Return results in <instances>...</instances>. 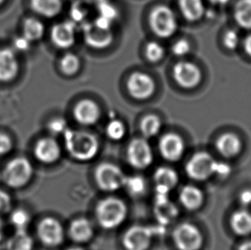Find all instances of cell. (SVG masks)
Here are the masks:
<instances>
[{"label":"cell","instance_id":"34","mask_svg":"<svg viewBox=\"0 0 251 250\" xmlns=\"http://www.w3.org/2000/svg\"><path fill=\"white\" fill-rule=\"evenodd\" d=\"M30 222V217L24 210H17L10 216V223L16 228V230H26Z\"/></svg>","mask_w":251,"mask_h":250},{"label":"cell","instance_id":"6","mask_svg":"<svg viewBox=\"0 0 251 250\" xmlns=\"http://www.w3.org/2000/svg\"><path fill=\"white\" fill-rule=\"evenodd\" d=\"M95 177L98 183L103 190L105 191H114L125 186L126 176L119 167L112 164H102L99 166Z\"/></svg>","mask_w":251,"mask_h":250},{"label":"cell","instance_id":"19","mask_svg":"<svg viewBox=\"0 0 251 250\" xmlns=\"http://www.w3.org/2000/svg\"><path fill=\"white\" fill-rule=\"evenodd\" d=\"M18 64L10 49L0 50V81H8L17 75Z\"/></svg>","mask_w":251,"mask_h":250},{"label":"cell","instance_id":"33","mask_svg":"<svg viewBox=\"0 0 251 250\" xmlns=\"http://www.w3.org/2000/svg\"><path fill=\"white\" fill-rule=\"evenodd\" d=\"M125 186L133 196H140L145 191L146 183L142 176H131L126 177Z\"/></svg>","mask_w":251,"mask_h":250},{"label":"cell","instance_id":"46","mask_svg":"<svg viewBox=\"0 0 251 250\" xmlns=\"http://www.w3.org/2000/svg\"><path fill=\"white\" fill-rule=\"evenodd\" d=\"M245 50L246 53L251 57V34L245 38V43H244Z\"/></svg>","mask_w":251,"mask_h":250},{"label":"cell","instance_id":"38","mask_svg":"<svg viewBox=\"0 0 251 250\" xmlns=\"http://www.w3.org/2000/svg\"><path fill=\"white\" fill-rule=\"evenodd\" d=\"M88 15V10L87 8L82 5V3H77L72 7L71 10V17L74 24H81L86 19V17Z\"/></svg>","mask_w":251,"mask_h":250},{"label":"cell","instance_id":"42","mask_svg":"<svg viewBox=\"0 0 251 250\" xmlns=\"http://www.w3.org/2000/svg\"><path fill=\"white\" fill-rule=\"evenodd\" d=\"M12 149V142L8 135L0 133V155L6 154Z\"/></svg>","mask_w":251,"mask_h":250},{"label":"cell","instance_id":"32","mask_svg":"<svg viewBox=\"0 0 251 250\" xmlns=\"http://www.w3.org/2000/svg\"><path fill=\"white\" fill-rule=\"evenodd\" d=\"M126 133V125L118 119H112L106 126V134L114 141H119L124 138Z\"/></svg>","mask_w":251,"mask_h":250},{"label":"cell","instance_id":"43","mask_svg":"<svg viewBox=\"0 0 251 250\" xmlns=\"http://www.w3.org/2000/svg\"><path fill=\"white\" fill-rule=\"evenodd\" d=\"M31 41L25 37V36H20L15 39L14 41V48L20 51H27L30 48Z\"/></svg>","mask_w":251,"mask_h":250},{"label":"cell","instance_id":"8","mask_svg":"<svg viewBox=\"0 0 251 250\" xmlns=\"http://www.w3.org/2000/svg\"><path fill=\"white\" fill-rule=\"evenodd\" d=\"M127 157L131 166L137 169H144L153 161V152L144 139H135L129 143Z\"/></svg>","mask_w":251,"mask_h":250},{"label":"cell","instance_id":"28","mask_svg":"<svg viewBox=\"0 0 251 250\" xmlns=\"http://www.w3.org/2000/svg\"><path fill=\"white\" fill-rule=\"evenodd\" d=\"M234 17L238 26L251 29V0H239L234 10Z\"/></svg>","mask_w":251,"mask_h":250},{"label":"cell","instance_id":"13","mask_svg":"<svg viewBox=\"0 0 251 250\" xmlns=\"http://www.w3.org/2000/svg\"><path fill=\"white\" fill-rule=\"evenodd\" d=\"M38 235L43 244L54 247L63 242L64 230L58 220L47 218L39 225Z\"/></svg>","mask_w":251,"mask_h":250},{"label":"cell","instance_id":"39","mask_svg":"<svg viewBox=\"0 0 251 250\" xmlns=\"http://www.w3.org/2000/svg\"><path fill=\"white\" fill-rule=\"evenodd\" d=\"M190 51V45L186 40H179L173 44L172 51L176 57H183Z\"/></svg>","mask_w":251,"mask_h":250},{"label":"cell","instance_id":"10","mask_svg":"<svg viewBox=\"0 0 251 250\" xmlns=\"http://www.w3.org/2000/svg\"><path fill=\"white\" fill-rule=\"evenodd\" d=\"M173 76L177 84L184 88H192L200 83L201 72L196 64L180 61L173 67Z\"/></svg>","mask_w":251,"mask_h":250},{"label":"cell","instance_id":"1","mask_svg":"<svg viewBox=\"0 0 251 250\" xmlns=\"http://www.w3.org/2000/svg\"><path fill=\"white\" fill-rule=\"evenodd\" d=\"M64 135L66 149L73 158L86 161L93 159L97 154L99 142L95 135L88 132L69 128Z\"/></svg>","mask_w":251,"mask_h":250},{"label":"cell","instance_id":"30","mask_svg":"<svg viewBox=\"0 0 251 250\" xmlns=\"http://www.w3.org/2000/svg\"><path fill=\"white\" fill-rule=\"evenodd\" d=\"M161 121L155 115H148L141 122V131L147 137H153L160 132Z\"/></svg>","mask_w":251,"mask_h":250},{"label":"cell","instance_id":"35","mask_svg":"<svg viewBox=\"0 0 251 250\" xmlns=\"http://www.w3.org/2000/svg\"><path fill=\"white\" fill-rule=\"evenodd\" d=\"M165 54L163 46L156 41H151L146 47V56L151 62L160 61Z\"/></svg>","mask_w":251,"mask_h":250},{"label":"cell","instance_id":"16","mask_svg":"<svg viewBox=\"0 0 251 250\" xmlns=\"http://www.w3.org/2000/svg\"><path fill=\"white\" fill-rule=\"evenodd\" d=\"M61 151L58 142L51 138L41 139L34 149L38 160L45 164H51L58 160Z\"/></svg>","mask_w":251,"mask_h":250},{"label":"cell","instance_id":"49","mask_svg":"<svg viewBox=\"0 0 251 250\" xmlns=\"http://www.w3.org/2000/svg\"><path fill=\"white\" fill-rule=\"evenodd\" d=\"M68 250H83L82 249H80V248H72V249H70Z\"/></svg>","mask_w":251,"mask_h":250},{"label":"cell","instance_id":"4","mask_svg":"<svg viewBox=\"0 0 251 250\" xmlns=\"http://www.w3.org/2000/svg\"><path fill=\"white\" fill-rule=\"evenodd\" d=\"M150 25L157 36L169 38L176 33L177 21L169 7L160 5L152 11L150 18Z\"/></svg>","mask_w":251,"mask_h":250},{"label":"cell","instance_id":"41","mask_svg":"<svg viewBox=\"0 0 251 250\" xmlns=\"http://www.w3.org/2000/svg\"><path fill=\"white\" fill-rule=\"evenodd\" d=\"M11 207V198L8 193L0 189V213H6Z\"/></svg>","mask_w":251,"mask_h":250},{"label":"cell","instance_id":"23","mask_svg":"<svg viewBox=\"0 0 251 250\" xmlns=\"http://www.w3.org/2000/svg\"><path fill=\"white\" fill-rule=\"evenodd\" d=\"M180 10L187 20L197 21L205 13L202 0H179Z\"/></svg>","mask_w":251,"mask_h":250},{"label":"cell","instance_id":"24","mask_svg":"<svg viewBox=\"0 0 251 250\" xmlns=\"http://www.w3.org/2000/svg\"><path fill=\"white\" fill-rule=\"evenodd\" d=\"M180 200L188 209H197L203 202V195L197 187L185 186L180 193Z\"/></svg>","mask_w":251,"mask_h":250},{"label":"cell","instance_id":"20","mask_svg":"<svg viewBox=\"0 0 251 250\" xmlns=\"http://www.w3.org/2000/svg\"><path fill=\"white\" fill-rule=\"evenodd\" d=\"M157 184V194L168 195L170 190L176 186L178 176L175 171L168 167H160L154 174Z\"/></svg>","mask_w":251,"mask_h":250},{"label":"cell","instance_id":"40","mask_svg":"<svg viewBox=\"0 0 251 250\" xmlns=\"http://www.w3.org/2000/svg\"><path fill=\"white\" fill-rule=\"evenodd\" d=\"M49 131L53 135H60L65 134V131L68 129L67 124L64 119H56L49 123L48 125Z\"/></svg>","mask_w":251,"mask_h":250},{"label":"cell","instance_id":"3","mask_svg":"<svg viewBox=\"0 0 251 250\" xmlns=\"http://www.w3.org/2000/svg\"><path fill=\"white\" fill-rule=\"evenodd\" d=\"M33 176V166L28 159L18 157L10 160L3 171V177L8 186L22 188L25 186Z\"/></svg>","mask_w":251,"mask_h":250},{"label":"cell","instance_id":"27","mask_svg":"<svg viewBox=\"0 0 251 250\" xmlns=\"http://www.w3.org/2000/svg\"><path fill=\"white\" fill-rule=\"evenodd\" d=\"M34 241L26 230H16L6 244L7 250H32Z\"/></svg>","mask_w":251,"mask_h":250},{"label":"cell","instance_id":"2","mask_svg":"<svg viewBox=\"0 0 251 250\" xmlns=\"http://www.w3.org/2000/svg\"><path fill=\"white\" fill-rule=\"evenodd\" d=\"M127 208L122 200L117 198H107L101 200L96 209L99 223L105 229H112L124 222Z\"/></svg>","mask_w":251,"mask_h":250},{"label":"cell","instance_id":"17","mask_svg":"<svg viewBox=\"0 0 251 250\" xmlns=\"http://www.w3.org/2000/svg\"><path fill=\"white\" fill-rule=\"evenodd\" d=\"M74 116L76 121L82 125H95L100 119V108L95 102L85 100L75 105Z\"/></svg>","mask_w":251,"mask_h":250},{"label":"cell","instance_id":"29","mask_svg":"<svg viewBox=\"0 0 251 250\" xmlns=\"http://www.w3.org/2000/svg\"><path fill=\"white\" fill-rule=\"evenodd\" d=\"M24 34L30 41H38L44 34V26L40 21L29 18L24 23Z\"/></svg>","mask_w":251,"mask_h":250},{"label":"cell","instance_id":"22","mask_svg":"<svg viewBox=\"0 0 251 250\" xmlns=\"http://www.w3.org/2000/svg\"><path fill=\"white\" fill-rule=\"evenodd\" d=\"M231 227L239 236L251 234V213L246 210L236 211L231 217Z\"/></svg>","mask_w":251,"mask_h":250},{"label":"cell","instance_id":"7","mask_svg":"<svg viewBox=\"0 0 251 250\" xmlns=\"http://www.w3.org/2000/svg\"><path fill=\"white\" fill-rule=\"evenodd\" d=\"M173 239L179 250H199L202 244V236L197 227L190 224H182L173 232Z\"/></svg>","mask_w":251,"mask_h":250},{"label":"cell","instance_id":"45","mask_svg":"<svg viewBox=\"0 0 251 250\" xmlns=\"http://www.w3.org/2000/svg\"><path fill=\"white\" fill-rule=\"evenodd\" d=\"M240 201L245 206H248L251 204V189H246L241 193Z\"/></svg>","mask_w":251,"mask_h":250},{"label":"cell","instance_id":"47","mask_svg":"<svg viewBox=\"0 0 251 250\" xmlns=\"http://www.w3.org/2000/svg\"><path fill=\"white\" fill-rule=\"evenodd\" d=\"M238 250H251V240L247 241L240 245Z\"/></svg>","mask_w":251,"mask_h":250},{"label":"cell","instance_id":"51","mask_svg":"<svg viewBox=\"0 0 251 250\" xmlns=\"http://www.w3.org/2000/svg\"><path fill=\"white\" fill-rule=\"evenodd\" d=\"M95 1H97V2H99V1H100V0H95Z\"/></svg>","mask_w":251,"mask_h":250},{"label":"cell","instance_id":"37","mask_svg":"<svg viewBox=\"0 0 251 250\" xmlns=\"http://www.w3.org/2000/svg\"><path fill=\"white\" fill-rule=\"evenodd\" d=\"M223 42H224L225 47L229 50H231V51L236 50L240 43V38H239L238 32L233 29L226 32L224 38H223Z\"/></svg>","mask_w":251,"mask_h":250},{"label":"cell","instance_id":"5","mask_svg":"<svg viewBox=\"0 0 251 250\" xmlns=\"http://www.w3.org/2000/svg\"><path fill=\"white\" fill-rule=\"evenodd\" d=\"M217 161L207 152H197L187 163V174L195 180L202 181L216 173Z\"/></svg>","mask_w":251,"mask_h":250},{"label":"cell","instance_id":"25","mask_svg":"<svg viewBox=\"0 0 251 250\" xmlns=\"http://www.w3.org/2000/svg\"><path fill=\"white\" fill-rule=\"evenodd\" d=\"M71 237L76 242H87L93 236V227L86 219H78L73 221L70 229Z\"/></svg>","mask_w":251,"mask_h":250},{"label":"cell","instance_id":"31","mask_svg":"<svg viewBox=\"0 0 251 250\" xmlns=\"http://www.w3.org/2000/svg\"><path fill=\"white\" fill-rule=\"evenodd\" d=\"M61 70L65 74L72 75L79 71L80 59L74 53H67L65 55L60 62Z\"/></svg>","mask_w":251,"mask_h":250},{"label":"cell","instance_id":"14","mask_svg":"<svg viewBox=\"0 0 251 250\" xmlns=\"http://www.w3.org/2000/svg\"><path fill=\"white\" fill-rule=\"evenodd\" d=\"M76 24L73 22H64L56 24L51 30V40L56 47L69 48L75 44Z\"/></svg>","mask_w":251,"mask_h":250},{"label":"cell","instance_id":"18","mask_svg":"<svg viewBox=\"0 0 251 250\" xmlns=\"http://www.w3.org/2000/svg\"><path fill=\"white\" fill-rule=\"evenodd\" d=\"M216 148L221 155L226 158H233L240 153L243 144L238 135L232 133H226L218 138Z\"/></svg>","mask_w":251,"mask_h":250},{"label":"cell","instance_id":"26","mask_svg":"<svg viewBox=\"0 0 251 250\" xmlns=\"http://www.w3.org/2000/svg\"><path fill=\"white\" fill-rule=\"evenodd\" d=\"M36 12L46 17H56L62 10L61 0H31Z\"/></svg>","mask_w":251,"mask_h":250},{"label":"cell","instance_id":"50","mask_svg":"<svg viewBox=\"0 0 251 250\" xmlns=\"http://www.w3.org/2000/svg\"><path fill=\"white\" fill-rule=\"evenodd\" d=\"M3 0H0V4H1V3H3Z\"/></svg>","mask_w":251,"mask_h":250},{"label":"cell","instance_id":"44","mask_svg":"<svg viewBox=\"0 0 251 250\" xmlns=\"http://www.w3.org/2000/svg\"><path fill=\"white\" fill-rule=\"evenodd\" d=\"M231 166H228L227 164L225 163H217L216 167V173L221 176H228L231 173Z\"/></svg>","mask_w":251,"mask_h":250},{"label":"cell","instance_id":"12","mask_svg":"<svg viewBox=\"0 0 251 250\" xmlns=\"http://www.w3.org/2000/svg\"><path fill=\"white\" fill-rule=\"evenodd\" d=\"M84 39L88 46L94 48H105L112 43L113 34L111 27H103L94 22L85 24Z\"/></svg>","mask_w":251,"mask_h":250},{"label":"cell","instance_id":"15","mask_svg":"<svg viewBox=\"0 0 251 250\" xmlns=\"http://www.w3.org/2000/svg\"><path fill=\"white\" fill-rule=\"evenodd\" d=\"M160 150L165 159L170 161H176L184 152L183 139L173 133L165 135L160 140Z\"/></svg>","mask_w":251,"mask_h":250},{"label":"cell","instance_id":"11","mask_svg":"<svg viewBox=\"0 0 251 250\" xmlns=\"http://www.w3.org/2000/svg\"><path fill=\"white\" fill-rule=\"evenodd\" d=\"M154 233L150 227H131L124 237V245L127 250H147Z\"/></svg>","mask_w":251,"mask_h":250},{"label":"cell","instance_id":"21","mask_svg":"<svg viewBox=\"0 0 251 250\" xmlns=\"http://www.w3.org/2000/svg\"><path fill=\"white\" fill-rule=\"evenodd\" d=\"M157 219L162 225L171 223L176 219L178 214V211L176 206L166 198H156V204L154 208Z\"/></svg>","mask_w":251,"mask_h":250},{"label":"cell","instance_id":"48","mask_svg":"<svg viewBox=\"0 0 251 250\" xmlns=\"http://www.w3.org/2000/svg\"><path fill=\"white\" fill-rule=\"evenodd\" d=\"M231 0H210L212 3H214L215 5H225L226 3H229Z\"/></svg>","mask_w":251,"mask_h":250},{"label":"cell","instance_id":"9","mask_svg":"<svg viewBox=\"0 0 251 250\" xmlns=\"http://www.w3.org/2000/svg\"><path fill=\"white\" fill-rule=\"evenodd\" d=\"M127 88L133 98L144 100L153 95L155 90V83L150 75L135 72L128 79Z\"/></svg>","mask_w":251,"mask_h":250},{"label":"cell","instance_id":"36","mask_svg":"<svg viewBox=\"0 0 251 250\" xmlns=\"http://www.w3.org/2000/svg\"><path fill=\"white\" fill-rule=\"evenodd\" d=\"M98 3L99 12L100 17H105L109 20L113 21L117 17V10L114 6L106 0H100Z\"/></svg>","mask_w":251,"mask_h":250}]
</instances>
